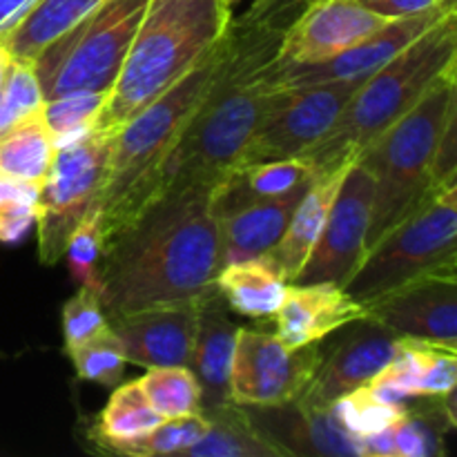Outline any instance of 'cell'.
<instances>
[{
    "label": "cell",
    "instance_id": "2",
    "mask_svg": "<svg viewBox=\"0 0 457 457\" xmlns=\"http://www.w3.org/2000/svg\"><path fill=\"white\" fill-rule=\"evenodd\" d=\"M297 0H257L248 16L230 21L217 71L165 163L161 195L212 187L235 168L275 92L263 74L295 18H288Z\"/></svg>",
    "mask_w": 457,
    "mask_h": 457
},
{
    "label": "cell",
    "instance_id": "9",
    "mask_svg": "<svg viewBox=\"0 0 457 457\" xmlns=\"http://www.w3.org/2000/svg\"><path fill=\"white\" fill-rule=\"evenodd\" d=\"M112 143L114 132L94 129L83 141L56 150L36 204L38 257L45 266L61 262L71 232L98 205Z\"/></svg>",
    "mask_w": 457,
    "mask_h": 457
},
{
    "label": "cell",
    "instance_id": "11",
    "mask_svg": "<svg viewBox=\"0 0 457 457\" xmlns=\"http://www.w3.org/2000/svg\"><path fill=\"white\" fill-rule=\"evenodd\" d=\"M320 357L317 344L288 348L277 335L237 328L230 366V402L244 409L290 404L308 386Z\"/></svg>",
    "mask_w": 457,
    "mask_h": 457
},
{
    "label": "cell",
    "instance_id": "16",
    "mask_svg": "<svg viewBox=\"0 0 457 457\" xmlns=\"http://www.w3.org/2000/svg\"><path fill=\"white\" fill-rule=\"evenodd\" d=\"M457 277H428L366 306V317L397 337L457 353Z\"/></svg>",
    "mask_w": 457,
    "mask_h": 457
},
{
    "label": "cell",
    "instance_id": "24",
    "mask_svg": "<svg viewBox=\"0 0 457 457\" xmlns=\"http://www.w3.org/2000/svg\"><path fill=\"white\" fill-rule=\"evenodd\" d=\"M103 3L105 0H34L7 29L0 31V45L13 58L34 61L40 49Z\"/></svg>",
    "mask_w": 457,
    "mask_h": 457
},
{
    "label": "cell",
    "instance_id": "5",
    "mask_svg": "<svg viewBox=\"0 0 457 457\" xmlns=\"http://www.w3.org/2000/svg\"><path fill=\"white\" fill-rule=\"evenodd\" d=\"M221 40L195 70L114 132L98 199L105 245L161 196L165 163L217 71Z\"/></svg>",
    "mask_w": 457,
    "mask_h": 457
},
{
    "label": "cell",
    "instance_id": "41",
    "mask_svg": "<svg viewBox=\"0 0 457 457\" xmlns=\"http://www.w3.org/2000/svg\"><path fill=\"white\" fill-rule=\"evenodd\" d=\"M235 3H239V0H226L228 7H232V4H235Z\"/></svg>",
    "mask_w": 457,
    "mask_h": 457
},
{
    "label": "cell",
    "instance_id": "35",
    "mask_svg": "<svg viewBox=\"0 0 457 457\" xmlns=\"http://www.w3.org/2000/svg\"><path fill=\"white\" fill-rule=\"evenodd\" d=\"M45 98L36 79L34 61L13 58L7 71L3 89H0V132L25 116L43 110Z\"/></svg>",
    "mask_w": 457,
    "mask_h": 457
},
{
    "label": "cell",
    "instance_id": "31",
    "mask_svg": "<svg viewBox=\"0 0 457 457\" xmlns=\"http://www.w3.org/2000/svg\"><path fill=\"white\" fill-rule=\"evenodd\" d=\"M110 92H74L45 101L43 119L54 134V145L67 147L96 129V119Z\"/></svg>",
    "mask_w": 457,
    "mask_h": 457
},
{
    "label": "cell",
    "instance_id": "30",
    "mask_svg": "<svg viewBox=\"0 0 457 457\" xmlns=\"http://www.w3.org/2000/svg\"><path fill=\"white\" fill-rule=\"evenodd\" d=\"M335 422L357 437L386 431L409 415V404H395L379 397L373 388L360 386L330 406Z\"/></svg>",
    "mask_w": 457,
    "mask_h": 457
},
{
    "label": "cell",
    "instance_id": "14",
    "mask_svg": "<svg viewBox=\"0 0 457 457\" xmlns=\"http://www.w3.org/2000/svg\"><path fill=\"white\" fill-rule=\"evenodd\" d=\"M337 333L333 346L321 351L308 386L295 400L303 409L328 411L342 395L366 386L400 348V337L370 317L351 321Z\"/></svg>",
    "mask_w": 457,
    "mask_h": 457
},
{
    "label": "cell",
    "instance_id": "22",
    "mask_svg": "<svg viewBox=\"0 0 457 457\" xmlns=\"http://www.w3.org/2000/svg\"><path fill=\"white\" fill-rule=\"evenodd\" d=\"M312 174L315 170L303 156L235 165L212 186L210 210L214 217L221 219L259 201L286 195L312 179Z\"/></svg>",
    "mask_w": 457,
    "mask_h": 457
},
{
    "label": "cell",
    "instance_id": "32",
    "mask_svg": "<svg viewBox=\"0 0 457 457\" xmlns=\"http://www.w3.org/2000/svg\"><path fill=\"white\" fill-rule=\"evenodd\" d=\"M67 355L74 361L76 375L80 379L103 384V386H119L125 375V366H128L123 344H120L119 335L112 330V326H107L103 333L80 344Z\"/></svg>",
    "mask_w": 457,
    "mask_h": 457
},
{
    "label": "cell",
    "instance_id": "37",
    "mask_svg": "<svg viewBox=\"0 0 457 457\" xmlns=\"http://www.w3.org/2000/svg\"><path fill=\"white\" fill-rule=\"evenodd\" d=\"M110 326L96 290L80 286L79 293L62 306V342L65 351L71 353L80 344L89 342Z\"/></svg>",
    "mask_w": 457,
    "mask_h": 457
},
{
    "label": "cell",
    "instance_id": "1",
    "mask_svg": "<svg viewBox=\"0 0 457 457\" xmlns=\"http://www.w3.org/2000/svg\"><path fill=\"white\" fill-rule=\"evenodd\" d=\"M210 192L212 187L165 192L105 245L98 297L107 320L145 308L201 303L219 293L221 237Z\"/></svg>",
    "mask_w": 457,
    "mask_h": 457
},
{
    "label": "cell",
    "instance_id": "7",
    "mask_svg": "<svg viewBox=\"0 0 457 457\" xmlns=\"http://www.w3.org/2000/svg\"><path fill=\"white\" fill-rule=\"evenodd\" d=\"M457 183L433 192L361 257L344 290L370 306L393 290L428 277H457Z\"/></svg>",
    "mask_w": 457,
    "mask_h": 457
},
{
    "label": "cell",
    "instance_id": "36",
    "mask_svg": "<svg viewBox=\"0 0 457 457\" xmlns=\"http://www.w3.org/2000/svg\"><path fill=\"white\" fill-rule=\"evenodd\" d=\"M40 183L0 177V244H18L36 226Z\"/></svg>",
    "mask_w": 457,
    "mask_h": 457
},
{
    "label": "cell",
    "instance_id": "12",
    "mask_svg": "<svg viewBox=\"0 0 457 457\" xmlns=\"http://www.w3.org/2000/svg\"><path fill=\"white\" fill-rule=\"evenodd\" d=\"M373 190L375 183L369 170L357 161L348 165L324 230L293 284H330L344 288L366 253Z\"/></svg>",
    "mask_w": 457,
    "mask_h": 457
},
{
    "label": "cell",
    "instance_id": "40",
    "mask_svg": "<svg viewBox=\"0 0 457 457\" xmlns=\"http://www.w3.org/2000/svg\"><path fill=\"white\" fill-rule=\"evenodd\" d=\"M12 61H13L12 54H9L7 49L0 45V89H3L4 79H7V71H9V67H12Z\"/></svg>",
    "mask_w": 457,
    "mask_h": 457
},
{
    "label": "cell",
    "instance_id": "8",
    "mask_svg": "<svg viewBox=\"0 0 457 457\" xmlns=\"http://www.w3.org/2000/svg\"><path fill=\"white\" fill-rule=\"evenodd\" d=\"M150 0H105L34 58L45 101L74 92H110Z\"/></svg>",
    "mask_w": 457,
    "mask_h": 457
},
{
    "label": "cell",
    "instance_id": "3",
    "mask_svg": "<svg viewBox=\"0 0 457 457\" xmlns=\"http://www.w3.org/2000/svg\"><path fill=\"white\" fill-rule=\"evenodd\" d=\"M457 65V12L370 74L353 92L333 128L306 154L315 174L355 163L388 128L409 114Z\"/></svg>",
    "mask_w": 457,
    "mask_h": 457
},
{
    "label": "cell",
    "instance_id": "17",
    "mask_svg": "<svg viewBox=\"0 0 457 457\" xmlns=\"http://www.w3.org/2000/svg\"><path fill=\"white\" fill-rule=\"evenodd\" d=\"M201 303L145 308L112 317L110 326L119 335L128 361L145 369L154 366H190L195 351Z\"/></svg>",
    "mask_w": 457,
    "mask_h": 457
},
{
    "label": "cell",
    "instance_id": "6",
    "mask_svg": "<svg viewBox=\"0 0 457 457\" xmlns=\"http://www.w3.org/2000/svg\"><path fill=\"white\" fill-rule=\"evenodd\" d=\"M453 110H457V76L449 74L357 159L375 183L366 250L436 192L433 159Z\"/></svg>",
    "mask_w": 457,
    "mask_h": 457
},
{
    "label": "cell",
    "instance_id": "25",
    "mask_svg": "<svg viewBox=\"0 0 457 457\" xmlns=\"http://www.w3.org/2000/svg\"><path fill=\"white\" fill-rule=\"evenodd\" d=\"M217 288L239 315L250 320H270L284 303L288 281L262 254L226 263L217 275Z\"/></svg>",
    "mask_w": 457,
    "mask_h": 457
},
{
    "label": "cell",
    "instance_id": "29",
    "mask_svg": "<svg viewBox=\"0 0 457 457\" xmlns=\"http://www.w3.org/2000/svg\"><path fill=\"white\" fill-rule=\"evenodd\" d=\"M147 404L163 420L204 413L201 386L190 366H154L138 379Z\"/></svg>",
    "mask_w": 457,
    "mask_h": 457
},
{
    "label": "cell",
    "instance_id": "4",
    "mask_svg": "<svg viewBox=\"0 0 457 457\" xmlns=\"http://www.w3.org/2000/svg\"><path fill=\"white\" fill-rule=\"evenodd\" d=\"M230 21L226 0H150L96 129L116 132L168 92L217 47Z\"/></svg>",
    "mask_w": 457,
    "mask_h": 457
},
{
    "label": "cell",
    "instance_id": "38",
    "mask_svg": "<svg viewBox=\"0 0 457 457\" xmlns=\"http://www.w3.org/2000/svg\"><path fill=\"white\" fill-rule=\"evenodd\" d=\"M360 3L370 12L388 18V21H397V18L427 13L431 9L440 7V4L451 3V0H360Z\"/></svg>",
    "mask_w": 457,
    "mask_h": 457
},
{
    "label": "cell",
    "instance_id": "21",
    "mask_svg": "<svg viewBox=\"0 0 457 457\" xmlns=\"http://www.w3.org/2000/svg\"><path fill=\"white\" fill-rule=\"evenodd\" d=\"M308 183H311V179L286 192V195L259 201V204H253L248 208H241L237 212L217 219L223 266L266 254L288 228L290 217H293L295 208L302 201Z\"/></svg>",
    "mask_w": 457,
    "mask_h": 457
},
{
    "label": "cell",
    "instance_id": "13",
    "mask_svg": "<svg viewBox=\"0 0 457 457\" xmlns=\"http://www.w3.org/2000/svg\"><path fill=\"white\" fill-rule=\"evenodd\" d=\"M451 12H457V0L440 4V7L431 9L427 13L391 21L382 29L366 36L364 40L348 47L346 52L328 58V61L286 67L270 65L266 70V74H263V80L272 89L303 87V85L335 83V80L361 83L370 74L382 70L386 62H391L397 54L404 52L411 43H415L420 36L427 34L433 25H437Z\"/></svg>",
    "mask_w": 457,
    "mask_h": 457
},
{
    "label": "cell",
    "instance_id": "28",
    "mask_svg": "<svg viewBox=\"0 0 457 457\" xmlns=\"http://www.w3.org/2000/svg\"><path fill=\"white\" fill-rule=\"evenodd\" d=\"M161 422L163 418L156 415L154 409L147 404L141 384L137 379V382L116 386V391L112 393L110 402L103 409L96 428H94V440L105 449L116 451L119 446L150 433Z\"/></svg>",
    "mask_w": 457,
    "mask_h": 457
},
{
    "label": "cell",
    "instance_id": "10",
    "mask_svg": "<svg viewBox=\"0 0 457 457\" xmlns=\"http://www.w3.org/2000/svg\"><path fill=\"white\" fill-rule=\"evenodd\" d=\"M361 83L335 80L275 89L237 165L306 154L333 128Z\"/></svg>",
    "mask_w": 457,
    "mask_h": 457
},
{
    "label": "cell",
    "instance_id": "19",
    "mask_svg": "<svg viewBox=\"0 0 457 457\" xmlns=\"http://www.w3.org/2000/svg\"><path fill=\"white\" fill-rule=\"evenodd\" d=\"M248 415L284 455H361V437L344 431L330 409H303L297 402H290L254 409Z\"/></svg>",
    "mask_w": 457,
    "mask_h": 457
},
{
    "label": "cell",
    "instance_id": "39",
    "mask_svg": "<svg viewBox=\"0 0 457 457\" xmlns=\"http://www.w3.org/2000/svg\"><path fill=\"white\" fill-rule=\"evenodd\" d=\"M34 0H0V31L7 29Z\"/></svg>",
    "mask_w": 457,
    "mask_h": 457
},
{
    "label": "cell",
    "instance_id": "23",
    "mask_svg": "<svg viewBox=\"0 0 457 457\" xmlns=\"http://www.w3.org/2000/svg\"><path fill=\"white\" fill-rule=\"evenodd\" d=\"M346 170L348 165L346 168L335 170V172L315 174V177L311 179L302 201H299L293 217H290L286 232L281 235V239L263 254V257L279 270V275L284 277L288 284H293L295 277L299 275V270H302L303 263H306L311 250L315 248Z\"/></svg>",
    "mask_w": 457,
    "mask_h": 457
},
{
    "label": "cell",
    "instance_id": "33",
    "mask_svg": "<svg viewBox=\"0 0 457 457\" xmlns=\"http://www.w3.org/2000/svg\"><path fill=\"white\" fill-rule=\"evenodd\" d=\"M208 428V418L205 413L186 415V418L163 420L156 428H152L145 436L119 446L114 453L132 455V457H150V455H181L183 451L190 449L195 442Z\"/></svg>",
    "mask_w": 457,
    "mask_h": 457
},
{
    "label": "cell",
    "instance_id": "27",
    "mask_svg": "<svg viewBox=\"0 0 457 457\" xmlns=\"http://www.w3.org/2000/svg\"><path fill=\"white\" fill-rule=\"evenodd\" d=\"M56 156L54 134L43 110L25 116L0 132V177L12 181L43 183Z\"/></svg>",
    "mask_w": 457,
    "mask_h": 457
},
{
    "label": "cell",
    "instance_id": "15",
    "mask_svg": "<svg viewBox=\"0 0 457 457\" xmlns=\"http://www.w3.org/2000/svg\"><path fill=\"white\" fill-rule=\"evenodd\" d=\"M388 22V18L366 9L360 0H306L284 29L272 65L328 61Z\"/></svg>",
    "mask_w": 457,
    "mask_h": 457
},
{
    "label": "cell",
    "instance_id": "20",
    "mask_svg": "<svg viewBox=\"0 0 457 457\" xmlns=\"http://www.w3.org/2000/svg\"><path fill=\"white\" fill-rule=\"evenodd\" d=\"M237 326L226 312V299L221 293L204 299L199 306L195 351L190 369L201 386L204 411L230 404V366L235 353Z\"/></svg>",
    "mask_w": 457,
    "mask_h": 457
},
{
    "label": "cell",
    "instance_id": "34",
    "mask_svg": "<svg viewBox=\"0 0 457 457\" xmlns=\"http://www.w3.org/2000/svg\"><path fill=\"white\" fill-rule=\"evenodd\" d=\"M103 253H105V235H103L101 212L96 205L85 214V219L76 226L67 241L62 257L67 259L71 279L98 293V266H101Z\"/></svg>",
    "mask_w": 457,
    "mask_h": 457
},
{
    "label": "cell",
    "instance_id": "26",
    "mask_svg": "<svg viewBox=\"0 0 457 457\" xmlns=\"http://www.w3.org/2000/svg\"><path fill=\"white\" fill-rule=\"evenodd\" d=\"M208 428L199 442L183 451L187 457H277L284 451L277 449L250 420L244 406L226 404L204 411Z\"/></svg>",
    "mask_w": 457,
    "mask_h": 457
},
{
    "label": "cell",
    "instance_id": "18",
    "mask_svg": "<svg viewBox=\"0 0 457 457\" xmlns=\"http://www.w3.org/2000/svg\"><path fill=\"white\" fill-rule=\"evenodd\" d=\"M272 317L277 337L288 348H303L366 317V306L339 286L288 284L284 303Z\"/></svg>",
    "mask_w": 457,
    "mask_h": 457
}]
</instances>
